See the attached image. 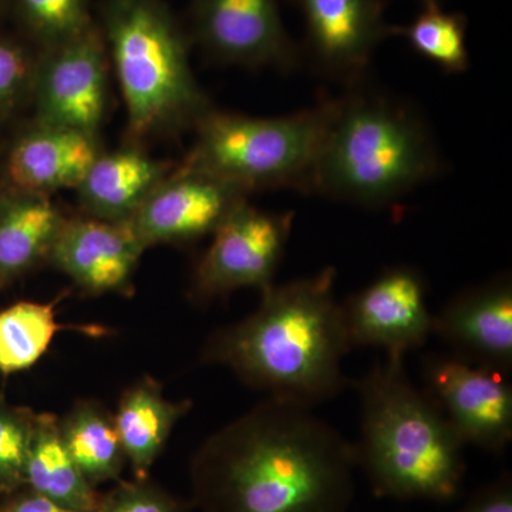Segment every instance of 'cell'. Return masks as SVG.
Wrapping results in <instances>:
<instances>
[{"mask_svg":"<svg viewBox=\"0 0 512 512\" xmlns=\"http://www.w3.org/2000/svg\"><path fill=\"white\" fill-rule=\"evenodd\" d=\"M146 249L131 222L82 215L64 222L49 262L89 295H128Z\"/></svg>","mask_w":512,"mask_h":512,"instance_id":"14","label":"cell"},{"mask_svg":"<svg viewBox=\"0 0 512 512\" xmlns=\"http://www.w3.org/2000/svg\"><path fill=\"white\" fill-rule=\"evenodd\" d=\"M66 220L50 195L0 192V288L49 261Z\"/></svg>","mask_w":512,"mask_h":512,"instance_id":"18","label":"cell"},{"mask_svg":"<svg viewBox=\"0 0 512 512\" xmlns=\"http://www.w3.org/2000/svg\"><path fill=\"white\" fill-rule=\"evenodd\" d=\"M174 167L138 146L101 151L76 188L80 208L97 220L130 222Z\"/></svg>","mask_w":512,"mask_h":512,"instance_id":"17","label":"cell"},{"mask_svg":"<svg viewBox=\"0 0 512 512\" xmlns=\"http://www.w3.org/2000/svg\"><path fill=\"white\" fill-rule=\"evenodd\" d=\"M458 512H512V480L504 474L478 491Z\"/></svg>","mask_w":512,"mask_h":512,"instance_id":"28","label":"cell"},{"mask_svg":"<svg viewBox=\"0 0 512 512\" xmlns=\"http://www.w3.org/2000/svg\"><path fill=\"white\" fill-rule=\"evenodd\" d=\"M97 25L126 103L131 140L195 128L212 109L192 72L190 36L165 0H101Z\"/></svg>","mask_w":512,"mask_h":512,"instance_id":"5","label":"cell"},{"mask_svg":"<svg viewBox=\"0 0 512 512\" xmlns=\"http://www.w3.org/2000/svg\"><path fill=\"white\" fill-rule=\"evenodd\" d=\"M37 50L22 36L0 28V123L30 99Z\"/></svg>","mask_w":512,"mask_h":512,"instance_id":"26","label":"cell"},{"mask_svg":"<svg viewBox=\"0 0 512 512\" xmlns=\"http://www.w3.org/2000/svg\"><path fill=\"white\" fill-rule=\"evenodd\" d=\"M8 16L39 52L70 42L96 25L92 0H10Z\"/></svg>","mask_w":512,"mask_h":512,"instance_id":"23","label":"cell"},{"mask_svg":"<svg viewBox=\"0 0 512 512\" xmlns=\"http://www.w3.org/2000/svg\"><path fill=\"white\" fill-rule=\"evenodd\" d=\"M190 410V400L171 402L153 377H143L124 390L114 423L134 478L150 477L175 424Z\"/></svg>","mask_w":512,"mask_h":512,"instance_id":"19","label":"cell"},{"mask_svg":"<svg viewBox=\"0 0 512 512\" xmlns=\"http://www.w3.org/2000/svg\"><path fill=\"white\" fill-rule=\"evenodd\" d=\"M433 333L451 355L508 375L512 370L510 274L461 292L433 316Z\"/></svg>","mask_w":512,"mask_h":512,"instance_id":"15","label":"cell"},{"mask_svg":"<svg viewBox=\"0 0 512 512\" xmlns=\"http://www.w3.org/2000/svg\"><path fill=\"white\" fill-rule=\"evenodd\" d=\"M0 512H76L70 508L43 497V495L20 488L15 493L3 495L0 498Z\"/></svg>","mask_w":512,"mask_h":512,"instance_id":"29","label":"cell"},{"mask_svg":"<svg viewBox=\"0 0 512 512\" xmlns=\"http://www.w3.org/2000/svg\"><path fill=\"white\" fill-rule=\"evenodd\" d=\"M188 36L221 64L291 72L302 60L279 0H191Z\"/></svg>","mask_w":512,"mask_h":512,"instance_id":"9","label":"cell"},{"mask_svg":"<svg viewBox=\"0 0 512 512\" xmlns=\"http://www.w3.org/2000/svg\"><path fill=\"white\" fill-rule=\"evenodd\" d=\"M100 153L97 136L33 121L10 148L6 188L43 195L76 190Z\"/></svg>","mask_w":512,"mask_h":512,"instance_id":"16","label":"cell"},{"mask_svg":"<svg viewBox=\"0 0 512 512\" xmlns=\"http://www.w3.org/2000/svg\"><path fill=\"white\" fill-rule=\"evenodd\" d=\"M110 67L97 20L82 36L37 50L30 90L33 121L99 137L109 106Z\"/></svg>","mask_w":512,"mask_h":512,"instance_id":"7","label":"cell"},{"mask_svg":"<svg viewBox=\"0 0 512 512\" xmlns=\"http://www.w3.org/2000/svg\"><path fill=\"white\" fill-rule=\"evenodd\" d=\"M392 36L403 37L417 55L446 73H463L470 66L467 18L463 13L446 12L441 5L429 6L410 25L392 26Z\"/></svg>","mask_w":512,"mask_h":512,"instance_id":"24","label":"cell"},{"mask_svg":"<svg viewBox=\"0 0 512 512\" xmlns=\"http://www.w3.org/2000/svg\"><path fill=\"white\" fill-rule=\"evenodd\" d=\"M36 413L0 400V497L25 485V464Z\"/></svg>","mask_w":512,"mask_h":512,"instance_id":"25","label":"cell"},{"mask_svg":"<svg viewBox=\"0 0 512 512\" xmlns=\"http://www.w3.org/2000/svg\"><path fill=\"white\" fill-rule=\"evenodd\" d=\"M336 276L329 266L268 286L254 313L207 340L202 362L228 367L274 399L313 407L338 396L350 383L343 360L353 346L336 301Z\"/></svg>","mask_w":512,"mask_h":512,"instance_id":"2","label":"cell"},{"mask_svg":"<svg viewBox=\"0 0 512 512\" xmlns=\"http://www.w3.org/2000/svg\"><path fill=\"white\" fill-rule=\"evenodd\" d=\"M248 192L214 175L181 164L131 220L147 248L161 244H188L214 234Z\"/></svg>","mask_w":512,"mask_h":512,"instance_id":"13","label":"cell"},{"mask_svg":"<svg viewBox=\"0 0 512 512\" xmlns=\"http://www.w3.org/2000/svg\"><path fill=\"white\" fill-rule=\"evenodd\" d=\"M356 389L360 437L353 447L375 493L397 500L456 497L466 444L426 390L414 386L404 357L386 356Z\"/></svg>","mask_w":512,"mask_h":512,"instance_id":"3","label":"cell"},{"mask_svg":"<svg viewBox=\"0 0 512 512\" xmlns=\"http://www.w3.org/2000/svg\"><path fill=\"white\" fill-rule=\"evenodd\" d=\"M191 505L175 497L150 477L117 481L100 495L96 512H190Z\"/></svg>","mask_w":512,"mask_h":512,"instance_id":"27","label":"cell"},{"mask_svg":"<svg viewBox=\"0 0 512 512\" xmlns=\"http://www.w3.org/2000/svg\"><path fill=\"white\" fill-rule=\"evenodd\" d=\"M305 26L303 55L313 69L352 86L365 79L370 60L392 36L384 0H288Z\"/></svg>","mask_w":512,"mask_h":512,"instance_id":"12","label":"cell"},{"mask_svg":"<svg viewBox=\"0 0 512 512\" xmlns=\"http://www.w3.org/2000/svg\"><path fill=\"white\" fill-rule=\"evenodd\" d=\"M62 329L55 303L18 302L0 312V373L36 365Z\"/></svg>","mask_w":512,"mask_h":512,"instance_id":"22","label":"cell"},{"mask_svg":"<svg viewBox=\"0 0 512 512\" xmlns=\"http://www.w3.org/2000/svg\"><path fill=\"white\" fill-rule=\"evenodd\" d=\"M293 212H266L248 201L222 222L192 276V295L211 301L242 288L274 284L291 238Z\"/></svg>","mask_w":512,"mask_h":512,"instance_id":"8","label":"cell"},{"mask_svg":"<svg viewBox=\"0 0 512 512\" xmlns=\"http://www.w3.org/2000/svg\"><path fill=\"white\" fill-rule=\"evenodd\" d=\"M59 427L67 450L94 487L120 480L126 454L107 407L93 400L76 403L59 419Z\"/></svg>","mask_w":512,"mask_h":512,"instance_id":"21","label":"cell"},{"mask_svg":"<svg viewBox=\"0 0 512 512\" xmlns=\"http://www.w3.org/2000/svg\"><path fill=\"white\" fill-rule=\"evenodd\" d=\"M508 375L451 355L424 359L426 392L460 439L491 453L512 440V386Z\"/></svg>","mask_w":512,"mask_h":512,"instance_id":"10","label":"cell"},{"mask_svg":"<svg viewBox=\"0 0 512 512\" xmlns=\"http://www.w3.org/2000/svg\"><path fill=\"white\" fill-rule=\"evenodd\" d=\"M313 407L268 397L208 437L190 466L201 512H348L355 447Z\"/></svg>","mask_w":512,"mask_h":512,"instance_id":"1","label":"cell"},{"mask_svg":"<svg viewBox=\"0 0 512 512\" xmlns=\"http://www.w3.org/2000/svg\"><path fill=\"white\" fill-rule=\"evenodd\" d=\"M362 82L333 99L312 194L384 207L439 174V150L412 107Z\"/></svg>","mask_w":512,"mask_h":512,"instance_id":"4","label":"cell"},{"mask_svg":"<svg viewBox=\"0 0 512 512\" xmlns=\"http://www.w3.org/2000/svg\"><path fill=\"white\" fill-rule=\"evenodd\" d=\"M333 111V97L279 117H249L211 109L197 126L185 167L247 191L311 192Z\"/></svg>","mask_w":512,"mask_h":512,"instance_id":"6","label":"cell"},{"mask_svg":"<svg viewBox=\"0 0 512 512\" xmlns=\"http://www.w3.org/2000/svg\"><path fill=\"white\" fill-rule=\"evenodd\" d=\"M10 0H0V25H2L3 19L8 18Z\"/></svg>","mask_w":512,"mask_h":512,"instance_id":"30","label":"cell"},{"mask_svg":"<svg viewBox=\"0 0 512 512\" xmlns=\"http://www.w3.org/2000/svg\"><path fill=\"white\" fill-rule=\"evenodd\" d=\"M340 308L353 348L383 349L386 356L404 357L433 335L426 279L412 266L384 269Z\"/></svg>","mask_w":512,"mask_h":512,"instance_id":"11","label":"cell"},{"mask_svg":"<svg viewBox=\"0 0 512 512\" xmlns=\"http://www.w3.org/2000/svg\"><path fill=\"white\" fill-rule=\"evenodd\" d=\"M420 3L423 8H429V6L441 5V0H420Z\"/></svg>","mask_w":512,"mask_h":512,"instance_id":"31","label":"cell"},{"mask_svg":"<svg viewBox=\"0 0 512 512\" xmlns=\"http://www.w3.org/2000/svg\"><path fill=\"white\" fill-rule=\"evenodd\" d=\"M23 487L76 512L97 510L101 493L67 450L55 414H36Z\"/></svg>","mask_w":512,"mask_h":512,"instance_id":"20","label":"cell"}]
</instances>
